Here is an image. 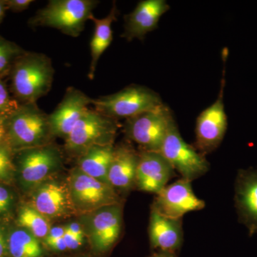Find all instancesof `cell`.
I'll return each instance as SVG.
<instances>
[{"label":"cell","mask_w":257,"mask_h":257,"mask_svg":"<svg viewBox=\"0 0 257 257\" xmlns=\"http://www.w3.org/2000/svg\"><path fill=\"white\" fill-rule=\"evenodd\" d=\"M54 74L52 61L47 55L24 52L13 64V92L23 104L36 103L50 92Z\"/></svg>","instance_id":"1"},{"label":"cell","mask_w":257,"mask_h":257,"mask_svg":"<svg viewBox=\"0 0 257 257\" xmlns=\"http://www.w3.org/2000/svg\"><path fill=\"white\" fill-rule=\"evenodd\" d=\"M99 4L96 0H51L30 20L33 27H48L77 37Z\"/></svg>","instance_id":"2"},{"label":"cell","mask_w":257,"mask_h":257,"mask_svg":"<svg viewBox=\"0 0 257 257\" xmlns=\"http://www.w3.org/2000/svg\"><path fill=\"white\" fill-rule=\"evenodd\" d=\"M8 143L18 150H27L48 145L52 136L49 115L36 103L19 105L9 114L7 121Z\"/></svg>","instance_id":"3"},{"label":"cell","mask_w":257,"mask_h":257,"mask_svg":"<svg viewBox=\"0 0 257 257\" xmlns=\"http://www.w3.org/2000/svg\"><path fill=\"white\" fill-rule=\"evenodd\" d=\"M94 110L118 120L128 119L163 105L160 96L143 86L132 84L119 92L93 99Z\"/></svg>","instance_id":"4"},{"label":"cell","mask_w":257,"mask_h":257,"mask_svg":"<svg viewBox=\"0 0 257 257\" xmlns=\"http://www.w3.org/2000/svg\"><path fill=\"white\" fill-rule=\"evenodd\" d=\"M118 128V120L89 109L65 139V149L81 156L92 147L114 145Z\"/></svg>","instance_id":"5"},{"label":"cell","mask_w":257,"mask_h":257,"mask_svg":"<svg viewBox=\"0 0 257 257\" xmlns=\"http://www.w3.org/2000/svg\"><path fill=\"white\" fill-rule=\"evenodd\" d=\"M174 120L172 111L164 104L157 109L126 119L124 133L130 140L138 144L140 150L159 152Z\"/></svg>","instance_id":"6"},{"label":"cell","mask_w":257,"mask_h":257,"mask_svg":"<svg viewBox=\"0 0 257 257\" xmlns=\"http://www.w3.org/2000/svg\"><path fill=\"white\" fill-rule=\"evenodd\" d=\"M159 152L182 179L189 182L205 175L209 170V163L205 156L181 137L175 120L170 124Z\"/></svg>","instance_id":"7"},{"label":"cell","mask_w":257,"mask_h":257,"mask_svg":"<svg viewBox=\"0 0 257 257\" xmlns=\"http://www.w3.org/2000/svg\"><path fill=\"white\" fill-rule=\"evenodd\" d=\"M69 192L75 210L89 214L99 208L122 204L114 188L74 169L69 181Z\"/></svg>","instance_id":"8"},{"label":"cell","mask_w":257,"mask_h":257,"mask_svg":"<svg viewBox=\"0 0 257 257\" xmlns=\"http://www.w3.org/2000/svg\"><path fill=\"white\" fill-rule=\"evenodd\" d=\"M225 70L221 88L216 101L198 116L196 124L194 148L205 156L220 145L227 130V116L225 111L224 92Z\"/></svg>","instance_id":"9"},{"label":"cell","mask_w":257,"mask_h":257,"mask_svg":"<svg viewBox=\"0 0 257 257\" xmlns=\"http://www.w3.org/2000/svg\"><path fill=\"white\" fill-rule=\"evenodd\" d=\"M122 204H118L89 213L87 233L96 252H108L119 239L122 231Z\"/></svg>","instance_id":"10"},{"label":"cell","mask_w":257,"mask_h":257,"mask_svg":"<svg viewBox=\"0 0 257 257\" xmlns=\"http://www.w3.org/2000/svg\"><path fill=\"white\" fill-rule=\"evenodd\" d=\"M204 207L205 202L193 192L191 182L181 178L156 194L151 209L167 217L182 219L187 213Z\"/></svg>","instance_id":"11"},{"label":"cell","mask_w":257,"mask_h":257,"mask_svg":"<svg viewBox=\"0 0 257 257\" xmlns=\"http://www.w3.org/2000/svg\"><path fill=\"white\" fill-rule=\"evenodd\" d=\"M60 164V152L50 145L23 150L19 160L23 183L27 187L40 186Z\"/></svg>","instance_id":"12"},{"label":"cell","mask_w":257,"mask_h":257,"mask_svg":"<svg viewBox=\"0 0 257 257\" xmlns=\"http://www.w3.org/2000/svg\"><path fill=\"white\" fill-rule=\"evenodd\" d=\"M92 98L82 91L74 87L67 88L62 100L49 115L52 135L65 140L83 115L89 110L88 106L92 104Z\"/></svg>","instance_id":"13"},{"label":"cell","mask_w":257,"mask_h":257,"mask_svg":"<svg viewBox=\"0 0 257 257\" xmlns=\"http://www.w3.org/2000/svg\"><path fill=\"white\" fill-rule=\"evenodd\" d=\"M175 175L173 167L160 152L140 150L136 175L138 189L158 194Z\"/></svg>","instance_id":"14"},{"label":"cell","mask_w":257,"mask_h":257,"mask_svg":"<svg viewBox=\"0 0 257 257\" xmlns=\"http://www.w3.org/2000/svg\"><path fill=\"white\" fill-rule=\"evenodd\" d=\"M235 208L249 236L257 234V167L239 170L234 186Z\"/></svg>","instance_id":"15"},{"label":"cell","mask_w":257,"mask_h":257,"mask_svg":"<svg viewBox=\"0 0 257 257\" xmlns=\"http://www.w3.org/2000/svg\"><path fill=\"white\" fill-rule=\"evenodd\" d=\"M170 10L165 0H143L135 10L124 16L121 37L128 42L143 40L147 33L156 30L161 18Z\"/></svg>","instance_id":"16"},{"label":"cell","mask_w":257,"mask_h":257,"mask_svg":"<svg viewBox=\"0 0 257 257\" xmlns=\"http://www.w3.org/2000/svg\"><path fill=\"white\" fill-rule=\"evenodd\" d=\"M149 236L152 249L177 253L184 241L182 219L167 217L151 209Z\"/></svg>","instance_id":"17"},{"label":"cell","mask_w":257,"mask_h":257,"mask_svg":"<svg viewBox=\"0 0 257 257\" xmlns=\"http://www.w3.org/2000/svg\"><path fill=\"white\" fill-rule=\"evenodd\" d=\"M34 209L47 218L62 217L74 209L69 188L57 182H44L32 198Z\"/></svg>","instance_id":"18"},{"label":"cell","mask_w":257,"mask_h":257,"mask_svg":"<svg viewBox=\"0 0 257 257\" xmlns=\"http://www.w3.org/2000/svg\"><path fill=\"white\" fill-rule=\"evenodd\" d=\"M139 152L131 145L121 144L114 147L108 171V182L115 190L128 192L136 187Z\"/></svg>","instance_id":"19"},{"label":"cell","mask_w":257,"mask_h":257,"mask_svg":"<svg viewBox=\"0 0 257 257\" xmlns=\"http://www.w3.org/2000/svg\"><path fill=\"white\" fill-rule=\"evenodd\" d=\"M118 13L116 3H114L110 13L105 18L98 19L94 15L91 18L90 20H92L94 24V34L90 42L91 62L88 73V77L91 80L94 79L96 66L101 56L112 42L111 25L117 19Z\"/></svg>","instance_id":"20"},{"label":"cell","mask_w":257,"mask_h":257,"mask_svg":"<svg viewBox=\"0 0 257 257\" xmlns=\"http://www.w3.org/2000/svg\"><path fill=\"white\" fill-rule=\"evenodd\" d=\"M114 147V145H105L89 149L79 156L77 168L92 178L109 184L108 171L112 160Z\"/></svg>","instance_id":"21"},{"label":"cell","mask_w":257,"mask_h":257,"mask_svg":"<svg viewBox=\"0 0 257 257\" xmlns=\"http://www.w3.org/2000/svg\"><path fill=\"white\" fill-rule=\"evenodd\" d=\"M8 253L11 257H42L40 241L25 229L14 230L7 239Z\"/></svg>","instance_id":"22"},{"label":"cell","mask_w":257,"mask_h":257,"mask_svg":"<svg viewBox=\"0 0 257 257\" xmlns=\"http://www.w3.org/2000/svg\"><path fill=\"white\" fill-rule=\"evenodd\" d=\"M18 223L37 239L47 237L51 229L48 219L32 207H23L18 216Z\"/></svg>","instance_id":"23"},{"label":"cell","mask_w":257,"mask_h":257,"mask_svg":"<svg viewBox=\"0 0 257 257\" xmlns=\"http://www.w3.org/2000/svg\"><path fill=\"white\" fill-rule=\"evenodd\" d=\"M23 53V51L14 43L0 37V74L6 72Z\"/></svg>","instance_id":"24"},{"label":"cell","mask_w":257,"mask_h":257,"mask_svg":"<svg viewBox=\"0 0 257 257\" xmlns=\"http://www.w3.org/2000/svg\"><path fill=\"white\" fill-rule=\"evenodd\" d=\"M16 101L10 97L6 85L0 79V114H10L18 107Z\"/></svg>","instance_id":"25"},{"label":"cell","mask_w":257,"mask_h":257,"mask_svg":"<svg viewBox=\"0 0 257 257\" xmlns=\"http://www.w3.org/2000/svg\"><path fill=\"white\" fill-rule=\"evenodd\" d=\"M13 165L10 151L7 145H0V179H7L11 175Z\"/></svg>","instance_id":"26"},{"label":"cell","mask_w":257,"mask_h":257,"mask_svg":"<svg viewBox=\"0 0 257 257\" xmlns=\"http://www.w3.org/2000/svg\"><path fill=\"white\" fill-rule=\"evenodd\" d=\"M5 3L8 9L15 12H21L28 9L33 1L32 0H8V1H5Z\"/></svg>","instance_id":"27"},{"label":"cell","mask_w":257,"mask_h":257,"mask_svg":"<svg viewBox=\"0 0 257 257\" xmlns=\"http://www.w3.org/2000/svg\"><path fill=\"white\" fill-rule=\"evenodd\" d=\"M63 238L66 245H67V249L69 250L77 249L80 247L82 245L83 240H84V238L74 236L66 230Z\"/></svg>","instance_id":"28"},{"label":"cell","mask_w":257,"mask_h":257,"mask_svg":"<svg viewBox=\"0 0 257 257\" xmlns=\"http://www.w3.org/2000/svg\"><path fill=\"white\" fill-rule=\"evenodd\" d=\"M12 197L9 191L0 186V213L5 212L9 209L12 204Z\"/></svg>","instance_id":"29"},{"label":"cell","mask_w":257,"mask_h":257,"mask_svg":"<svg viewBox=\"0 0 257 257\" xmlns=\"http://www.w3.org/2000/svg\"><path fill=\"white\" fill-rule=\"evenodd\" d=\"M8 116L9 114H0V145H6L8 143L7 121Z\"/></svg>","instance_id":"30"},{"label":"cell","mask_w":257,"mask_h":257,"mask_svg":"<svg viewBox=\"0 0 257 257\" xmlns=\"http://www.w3.org/2000/svg\"><path fill=\"white\" fill-rule=\"evenodd\" d=\"M64 234H65L64 226H57L51 227L47 237L45 239V241L47 242V241L60 239V238L63 237Z\"/></svg>","instance_id":"31"},{"label":"cell","mask_w":257,"mask_h":257,"mask_svg":"<svg viewBox=\"0 0 257 257\" xmlns=\"http://www.w3.org/2000/svg\"><path fill=\"white\" fill-rule=\"evenodd\" d=\"M45 243L49 247L55 251H64L67 249V245H66L63 237L53 240V241H47Z\"/></svg>","instance_id":"32"},{"label":"cell","mask_w":257,"mask_h":257,"mask_svg":"<svg viewBox=\"0 0 257 257\" xmlns=\"http://www.w3.org/2000/svg\"><path fill=\"white\" fill-rule=\"evenodd\" d=\"M65 230L70 234L74 235V236H78V237L84 238V231H83L81 225L77 222L69 223V224L66 225Z\"/></svg>","instance_id":"33"},{"label":"cell","mask_w":257,"mask_h":257,"mask_svg":"<svg viewBox=\"0 0 257 257\" xmlns=\"http://www.w3.org/2000/svg\"><path fill=\"white\" fill-rule=\"evenodd\" d=\"M7 253H8L7 240L5 239L4 235L0 230V257H5Z\"/></svg>","instance_id":"34"},{"label":"cell","mask_w":257,"mask_h":257,"mask_svg":"<svg viewBox=\"0 0 257 257\" xmlns=\"http://www.w3.org/2000/svg\"><path fill=\"white\" fill-rule=\"evenodd\" d=\"M148 257H178L177 253L171 251H156Z\"/></svg>","instance_id":"35"},{"label":"cell","mask_w":257,"mask_h":257,"mask_svg":"<svg viewBox=\"0 0 257 257\" xmlns=\"http://www.w3.org/2000/svg\"><path fill=\"white\" fill-rule=\"evenodd\" d=\"M8 10L6 5H5V1H0V22L2 21L3 18H4L5 11Z\"/></svg>","instance_id":"36"}]
</instances>
